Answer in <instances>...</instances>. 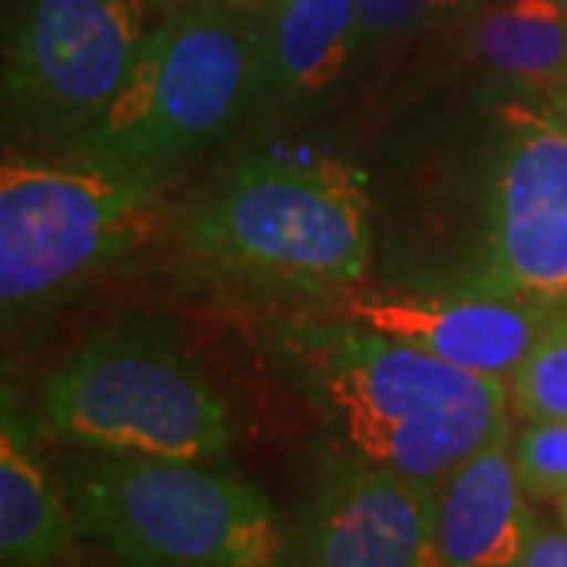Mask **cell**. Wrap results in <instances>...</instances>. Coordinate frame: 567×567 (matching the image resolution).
I'll return each instance as SVG.
<instances>
[{"label":"cell","instance_id":"5","mask_svg":"<svg viewBox=\"0 0 567 567\" xmlns=\"http://www.w3.org/2000/svg\"><path fill=\"white\" fill-rule=\"evenodd\" d=\"M51 429L99 454L218 461L234 442L221 394L181 347L111 331L82 347L44 388Z\"/></svg>","mask_w":567,"mask_h":567},{"label":"cell","instance_id":"23","mask_svg":"<svg viewBox=\"0 0 567 567\" xmlns=\"http://www.w3.org/2000/svg\"><path fill=\"white\" fill-rule=\"evenodd\" d=\"M278 567H284V565H278Z\"/></svg>","mask_w":567,"mask_h":567},{"label":"cell","instance_id":"16","mask_svg":"<svg viewBox=\"0 0 567 567\" xmlns=\"http://www.w3.org/2000/svg\"><path fill=\"white\" fill-rule=\"evenodd\" d=\"M514 466L529 498H565L567 495V420L527 423L514 442Z\"/></svg>","mask_w":567,"mask_h":567},{"label":"cell","instance_id":"20","mask_svg":"<svg viewBox=\"0 0 567 567\" xmlns=\"http://www.w3.org/2000/svg\"><path fill=\"white\" fill-rule=\"evenodd\" d=\"M558 517H561V527L567 529V495L565 498H558Z\"/></svg>","mask_w":567,"mask_h":567},{"label":"cell","instance_id":"22","mask_svg":"<svg viewBox=\"0 0 567 567\" xmlns=\"http://www.w3.org/2000/svg\"><path fill=\"white\" fill-rule=\"evenodd\" d=\"M561 3H565V7H567V0H561Z\"/></svg>","mask_w":567,"mask_h":567},{"label":"cell","instance_id":"4","mask_svg":"<svg viewBox=\"0 0 567 567\" xmlns=\"http://www.w3.org/2000/svg\"><path fill=\"white\" fill-rule=\"evenodd\" d=\"M189 234L218 268L344 284L360 278L369 259V196L347 164L259 155L205 196Z\"/></svg>","mask_w":567,"mask_h":567},{"label":"cell","instance_id":"15","mask_svg":"<svg viewBox=\"0 0 567 567\" xmlns=\"http://www.w3.org/2000/svg\"><path fill=\"white\" fill-rule=\"evenodd\" d=\"M511 410L524 423L567 420V306L507 379Z\"/></svg>","mask_w":567,"mask_h":567},{"label":"cell","instance_id":"9","mask_svg":"<svg viewBox=\"0 0 567 567\" xmlns=\"http://www.w3.org/2000/svg\"><path fill=\"white\" fill-rule=\"evenodd\" d=\"M303 551L309 567H442L435 486L344 457L306 505Z\"/></svg>","mask_w":567,"mask_h":567},{"label":"cell","instance_id":"2","mask_svg":"<svg viewBox=\"0 0 567 567\" xmlns=\"http://www.w3.org/2000/svg\"><path fill=\"white\" fill-rule=\"evenodd\" d=\"M82 536L123 567H278L284 529L249 480L215 461L99 454L66 473Z\"/></svg>","mask_w":567,"mask_h":567},{"label":"cell","instance_id":"10","mask_svg":"<svg viewBox=\"0 0 567 567\" xmlns=\"http://www.w3.org/2000/svg\"><path fill=\"white\" fill-rule=\"evenodd\" d=\"M567 303L529 297H410L357 290L338 300L344 322L425 350L445 363L507 379Z\"/></svg>","mask_w":567,"mask_h":567},{"label":"cell","instance_id":"11","mask_svg":"<svg viewBox=\"0 0 567 567\" xmlns=\"http://www.w3.org/2000/svg\"><path fill=\"white\" fill-rule=\"evenodd\" d=\"M514 466L511 439L492 442L435 486L442 567H520L536 520Z\"/></svg>","mask_w":567,"mask_h":567},{"label":"cell","instance_id":"8","mask_svg":"<svg viewBox=\"0 0 567 567\" xmlns=\"http://www.w3.org/2000/svg\"><path fill=\"white\" fill-rule=\"evenodd\" d=\"M502 123L488 196V281L502 297L567 303V126L524 104H507Z\"/></svg>","mask_w":567,"mask_h":567},{"label":"cell","instance_id":"19","mask_svg":"<svg viewBox=\"0 0 567 567\" xmlns=\"http://www.w3.org/2000/svg\"><path fill=\"white\" fill-rule=\"evenodd\" d=\"M555 107H558V121L567 126V85H561V89L555 92Z\"/></svg>","mask_w":567,"mask_h":567},{"label":"cell","instance_id":"1","mask_svg":"<svg viewBox=\"0 0 567 567\" xmlns=\"http://www.w3.org/2000/svg\"><path fill=\"white\" fill-rule=\"evenodd\" d=\"M306 394L347 457L439 486L492 442L511 439V394L425 350L360 324L287 334Z\"/></svg>","mask_w":567,"mask_h":567},{"label":"cell","instance_id":"3","mask_svg":"<svg viewBox=\"0 0 567 567\" xmlns=\"http://www.w3.org/2000/svg\"><path fill=\"white\" fill-rule=\"evenodd\" d=\"M262 73V32L221 7H186L142 41L89 130L92 158L155 174L227 133Z\"/></svg>","mask_w":567,"mask_h":567},{"label":"cell","instance_id":"7","mask_svg":"<svg viewBox=\"0 0 567 567\" xmlns=\"http://www.w3.org/2000/svg\"><path fill=\"white\" fill-rule=\"evenodd\" d=\"M148 0H22L7 51V102L51 126H85L148 39Z\"/></svg>","mask_w":567,"mask_h":567},{"label":"cell","instance_id":"14","mask_svg":"<svg viewBox=\"0 0 567 567\" xmlns=\"http://www.w3.org/2000/svg\"><path fill=\"white\" fill-rule=\"evenodd\" d=\"M480 58L514 80L567 85V7L561 0H507L476 22Z\"/></svg>","mask_w":567,"mask_h":567},{"label":"cell","instance_id":"12","mask_svg":"<svg viewBox=\"0 0 567 567\" xmlns=\"http://www.w3.org/2000/svg\"><path fill=\"white\" fill-rule=\"evenodd\" d=\"M360 39L357 0H275L262 32L259 89L312 95L338 80Z\"/></svg>","mask_w":567,"mask_h":567},{"label":"cell","instance_id":"13","mask_svg":"<svg viewBox=\"0 0 567 567\" xmlns=\"http://www.w3.org/2000/svg\"><path fill=\"white\" fill-rule=\"evenodd\" d=\"M73 529V511L63 507L7 401L0 425V567L54 565L70 548Z\"/></svg>","mask_w":567,"mask_h":567},{"label":"cell","instance_id":"6","mask_svg":"<svg viewBox=\"0 0 567 567\" xmlns=\"http://www.w3.org/2000/svg\"><path fill=\"white\" fill-rule=\"evenodd\" d=\"M152 177L99 162L85 167L3 162L0 297L39 303L140 244L155 218Z\"/></svg>","mask_w":567,"mask_h":567},{"label":"cell","instance_id":"21","mask_svg":"<svg viewBox=\"0 0 567 567\" xmlns=\"http://www.w3.org/2000/svg\"><path fill=\"white\" fill-rule=\"evenodd\" d=\"M457 3H464V0H432V7H457Z\"/></svg>","mask_w":567,"mask_h":567},{"label":"cell","instance_id":"18","mask_svg":"<svg viewBox=\"0 0 567 567\" xmlns=\"http://www.w3.org/2000/svg\"><path fill=\"white\" fill-rule=\"evenodd\" d=\"M520 567H567V529L536 524Z\"/></svg>","mask_w":567,"mask_h":567},{"label":"cell","instance_id":"17","mask_svg":"<svg viewBox=\"0 0 567 567\" xmlns=\"http://www.w3.org/2000/svg\"><path fill=\"white\" fill-rule=\"evenodd\" d=\"M425 7H432V0H357L360 35L369 39L394 35L416 20Z\"/></svg>","mask_w":567,"mask_h":567}]
</instances>
